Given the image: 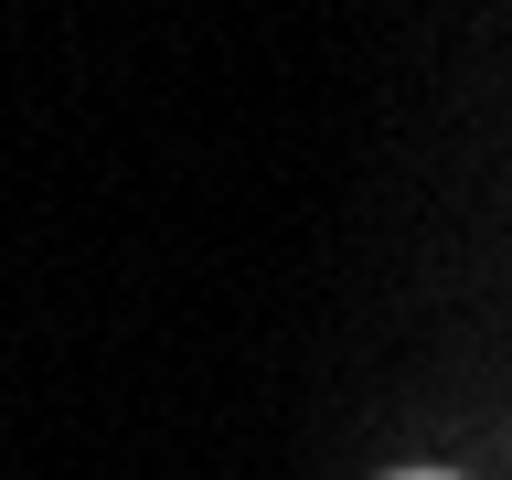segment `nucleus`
<instances>
[{"instance_id": "f257e3e1", "label": "nucleus", "mask_w": 512, "mask_h": 480, "mask_svg": "<svg viewBox=\"0 0 512 480\" xmlns=\"http://www.w3.org/2000/svg\"><path fill=\"white\" fill-rule=\"evenodd\" d=\"M406 480H448V470H406Z\"/></svg>"}]
</instances>
